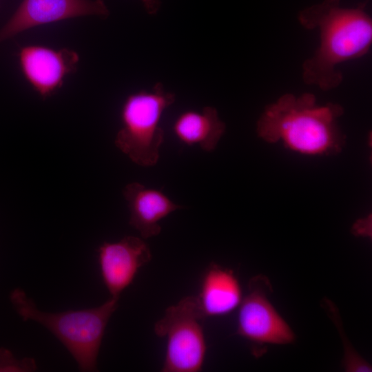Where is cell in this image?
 I'll return each instance as SVG.
<instances>
[{
    "label": "cell",
    "mask_w": 372,
    "mask_h": 372,
    "mask_svg": "<svg viewBox=\"0 0 372 372\" xmlns=\"http://www.w3.org/2000/svg\"><path fill=\"white\" fill-rule=\"evenodd\" d=\"M37 369L35 360L31 358L17 359L6 349H0V371H34Z\"/></svg>",
    "instance_id": "13"
},
{
    "label": "cell",
    "mask_w": 372,
    "mask_h": 372,
    "mask_svg": "<svg viewBox=\"0 0 372 372\" xmlns=\"http://www.w3.org/2000/svg\"><path fill=\"white\" fill-rule=\"evenodd\" d=\"M260 278L252 279L249 293L242 300L237 333L254 343L288 344L294 334L268 300Z\"/></svg>",
    "instance_id": "6"
},
{
    "label": "cell",
    "mask_w": 372,
    "mask_h": 372,
    "mask_svg": "<svg viewBox=\"0 0 372 372\" xmlns=\"http://www.w3.org/2000/svg\"><path fill=\"white\" fill-rule=\"evenodd\" d=\"M18 57L24 77L43 99L63 85L65 77L76 70L79 61L74 50H54L41 45L23 46Z\"/></svg>",
    "instance_id": "8"
},
{
    "label": "cell",
    "mask_w": 372,
    "mask_h": 372,
    "mask_svg": "<svg viewBox=\"0 0 372 372\" xmlns=\"http://www.w3.org/2000/svg\"><path fill=\"white\" fill-rule=\"evenodd\" d=\"M98 254L103 282L111 297L118 298L133 282L138 270L152 259L148 245L132 236L114 242H103Z\"/></svg>",
    "instance_id": "9"
},
{
    "label": "cell",
    "mask_w": 372,
    "mask_h": 372,
    "mask_svg": "<svg viewBox=\"0 0 372 372\" xmlns=\"http://www.w3.org/2000/svg\"><path fill=\"white\" fill-rule=\"evenodd\" d=\"M225 128L216 108L210 106L200 111H185L172 125L173 132L180 142L189 146L198 145L206 152L215 149Z\"/></svg>",
    "instance_id": "12"
},
{
    "label": "cell",
    "mask_w": 372,
    "mask_h": 372,
    "mask_svg": "<svg viewBox=\"0 0 372 372\" xmlns=\"http://www.w3.org/2000/svg\"><path fill=\"white\" fill-rule=\"evenodd\" d=\"M123 193L130 210V225L143 238L158 235L161 231L159 222L181 208L161 191L139 183L127 185Z\"/></svg>",
    "instance_id": "10"
},
{
    "label": "cell",
    "mask_w": 372,
    "mask_h": 372,
    "mask_svg": "<svg viewBox=\"0 0 372 372\" xmlns=\"http://www.w3.org/2000/svg\"><path fill=\"white\" fill-rule=\"evenodd\" d=\"M205 318L226 315L242 301L238 280L229 269L211 264L205 272L196 296Z\"/></svg>",
    "instance_id": "11"
},
{
    "label": "cell",
    "mask_w": 372,
    "mask_h": 372,
    "mask_svg": "<svg viewBox=\"0 0 372 372\" xmlns=\"http://www.w3.org/2000/svg\"><path fill=\"white\" fill-rule=\"evenodd\" d=\"M353 230L354 233L358 235L369 236V231H371V218L368 217L367 218L358 220L353 226Z\"/></svg>",
    "instance_id": "14"
},
{
    "label": "cell",
    "mask_w": 372,
    "mask_h": 372,
    "mask_svg": "<svg viewBox=\"0 0 372 372\" xmlns=\"http://www.w3.org/2000/svg\"><path fill=\"white\" fill-rule=\"evenodd\" d=\"M10 300L23 320L45 327L65 346L82 371L97 369V358L108 321L118 307V298L110 297L99 307L48 313L39 310L21 289H14Z\"/></svg>",
    "instance_id": "3"
},
{
    "label": "cell",
    "mask_w": 372,
    "mask_h": 372,
    "mask_svg": "<svg viewBox=\"0 0 372 372\" xmlns=\"http://www.w3.org/2000/svg\"><path fill=\"white\" fill-rule=\"evenodd\" d=\"M366 1L353 8L341 6L340 0H324L299 11L298 21L307 30H318L320 45L302 63V80L324 91L340 85L342 74L338 66L359 59L372 43V19Z\"/></svg>",
    "instance_id": "1"
},
{
    "label": "cell",
    "mask_w": 372,
    "mask_h": 372,
    "mask_svg": "<svg viewBox=\"0 0 372 372\" xmlns=\"http://www.w3.org/2000/svg\"><path fill=\"white\" fill-rule=\"evenodd\" d=\"M342 114L343 108L338 104L318 105L312 94H285L265 107L256 131L268 143L281 141L286 147L301 153L335 154L345 144L338 124Z\"/></svg>",
    "instance_id": "2"
},
{
    "label": "cell",
    "mask_w": 372,
    "mask_h": 372,
    "mask_svg": "<svg viewBox=\"0 0 372 372\" xmlns=\"http://www.w3.org/2000/svg\"><path fill=\"white\" fill-rule=\"evenodd\" d=\"M174 101L175 94L160 83L150 90L128 95L121 110V127L114 140L116 147L136 165H154L164 140L161 116Z\"/></svg>",
    "instance_id": "4"
},
{
    "label": "cell",
    "mask_w": 372,
    "mask_h": 372,
    "mask_svg": "<svg viewBox=\"0 0 372 372\" xmlns=\"http://www.w3.org/2000/svg\"><path fill=\"white\" fill-rule=\"evenodd\" d=\"M146 12L149 14H156L160 8L158 0H141Z\"/></svg>",
    "instance_id": "15"
},
{
    "label": "cell",
    "mask_w": 372,
    "mask_h": 372,
    "mask_svg": "<svg viewBox=\"0 0 372 372\" xmlns=\"http://www.w3.org/2000/svg\"><path fill=\"white\" fill-rule=\"evenodd\" d=\"M103 0H23L0 29V43L33 27L76 17H107Z\"/></svg>",
    "instance_id": "7"
},
{
    "label": "cell",
    "mask_w": 372,
    "mask_h": 372,
    "mask_svg": "<svg viewBox=\"0 0 372 372\" xmlns=\"http://www.w3.org/2000/svg\"><path fill=\"white\" fill-rule=\"evenodd\" d=\"M205 318L196 296H186L167 308L154 327L156 335L167 342L161 371L202 370L207 350L203 325Z\"/></svg>",
    "instance_id": "5"
}]
</instances>
